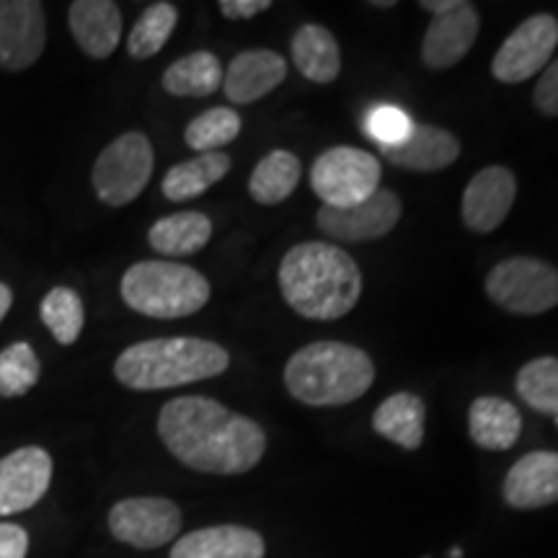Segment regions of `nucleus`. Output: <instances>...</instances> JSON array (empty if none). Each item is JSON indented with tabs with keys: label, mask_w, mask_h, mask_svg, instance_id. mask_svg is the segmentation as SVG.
<instances>
[{
	"label": "nucleus",
	"mask_w": 558,
	"mask_h": 558,
	"mask_svg": "<svg viewBox=\"0 0 558 558\" xmlns=\"http://www.w3.org/2000/svg\"><path fill=\"white\" fill-rule=\"evenodd\" d=\"M122 300L140 316L173 320L202 311L209 282L197 269L177 262H140L124 271Z\"/></svg>",
	"instance_id": "obj_5"
},
{
	"label": "nucleus",
	"mask_w": 558,
	"mask_h": 558,
	"mask_svg": "<svg viewBox=\"0 0 558 558\" xmlns=\"http://www.w3.org/2000/svg\"><path fill=\"white\" fill-rule=\"evenodd\" d=\"M213 239V220L205 213H177L153 222L148 243L160 256H192Z\"/></svg>",
	"instance_id": "obj_24"
},
{
	"label": "nucleus",
	"mask_w": 558,
	"mask_h": 558,
	"mask_svg": "<svg viewBox=\"0 0 558 558\" xmlns=\"http://www.w3.org/2000/svg\"><path fill=\"white\" fill-rule=\"evenodd\" d=\"M158 435L179 463L199 473L239 476L262 463L267 432L205 396H184L160 409Z\"/></svg>",
	"instance_id": "obj_1"
},
{
	"label": "nucleus",
	"mask_w": 558,
	"mask_h": 558,
	"mask_svg": "<svg viewBox=\"0 0 558 558\" xmlns=\"http://www.w3.org/2000/svg\"><path fill=\"white\" fill-rule=\"evenodd\" d=\"M29 554V535L21 525L0 522V558H26Z\"/></svg>",
	"instance_id": "obj_35"
},
{
	"label": "nucleus",
	"mask_w": 558,
	"mask_h": 558,
	"mask_svg": "<svg viewBox=\"0 0 558 558\" xmlns=\"http://www.w3.org/2000/svg\"><path fill=\"white\" fill-rule=\"evenodd\" d=\"M414 124L399 107H378L369 111L365 130L367 137H373L378 143V148H390V145H399L409 137V132Z\"/></svg>",
	"instance_id": "obj_33"
},
{
	"label": "nucleus",
	"mask_w": 558,
	"mask_h": 558,
	"mask_svg": "<svg viewBox=\"0 0 558 558\" xmlns=\"http://www.w3.org/2000/svg\"><path fill=\"white\" fill-rule=\"evenodd\" d=\"M375 383L367 352L344 341H313L284 365V388L305 407H347Z\"/></svg>",
	"instance_id": "obj_4"
},
{
	"label": "nucleus",
	"mask_w": 558,
	"mask_h": 558,
	"mask_svg": "<svg viewBox=\"0 0 558 558\" xmlns=\"http://www.w3.org/2000/svg\"><path fill=\"white\" fill-rule=\"evenodd\" d=\"M460 0H422V9L424 11H432V16H439V13H448L456 9Z\"/></svg>",
	"instance_id": "obj_37"
},
{
	"label": "nucleus",
	"mask_w": 558,
	"mask_h": 558,
	"mask_svg": "<svg viewBox=\"0 0 558 558\" xmlns=\"http://www.w3.org/2000/svg\"><path fill=\"white\" fill-rule=\"evenodd\" d=\"M505 499L514 509H538L558 501V452H527L505 478Z\"/></svg>",
	"instance_id": "obj_17"
},
{
	"label": "nucleus",
	"mask_w": 558,
	"mask_h": 558,
	"mask_svg": "<svg viewBox=\"0 0 558 558\" xmlns=\"http://www.w3.org/2000/svg\"><path fill=\"white\" fill-rule=\"evenodd\" d=\"M41 373L39 357L32 344L16 341L0 352V396L3 399H19L37 386Z\"/></svg>",
	"instance_id": "obj_32"
},
{
	"label": "nucleus",
	"mask_w": 558,
	"mask_h": 558,
	"mask_svg": "<svg viewBox=\"0 0 558 558\" xmlns=\"http://www.w3.org/2000/svg\"><path fill=\"white\" fill-rule=\"evenodd\" d=\"M478 11L473 3L460 0L456 9L432 16L422 39V62L429 70H448L458 65L478 37Z\"/></svg>",
	"instance_id": "obj_15"
},
{
	"label": "nucleus",
	"mask_w": 558,
	"mask_h": 558,
	"mask_svg": "<svg viewBox=\"0 0 558 558\" xmlns=\"http://www.w3.org/2000/svg\"><path fill=\"white\" fill-rule=\"evenodd\" d=\"M556 424H558V418H556Z\"/></svg>",
	"instance_id": "obj_40"
},
{
	"label": "nucleus",
	"mask_w": 558,
	"mask_h": 558,
	"mask_svg": "<svg viewBox=\"0 0 558 558\" xmlns=\"http://www.w3.org/2000/svg\"><path fill=\"white\" fill-rule=\"evenodd\" d=\"M284 303L308 320H337L357 305L362 271L344 248L333 243H298L279 264Z\"/></svg>",
	"instance_id": "obj_2"
},
{
	"label": "nucleus",
	"mask_w": 558,
	"mask_h": 558,
	"mask_svg": "<svg viewBox=\"0 0 558 558\" xmlns=\"http://www.w3.org/2000/svg\"><path fill=\"white\" fill-rule=\"evenodd\" d=\"M179 11L173 3H153L143 11V16L135 21L130 37H128V52L135 60H148L163 50L166 41L171 39L173 29H177Z\"/></svg>",
	"instance_id": "obj_28"
},
{
	"label": "nucleus",
	"mask_w": 558,
	"mask_h": 558,
	"mask_svg": "<svg viewBox=\"0 0 558 558\" xmlns=\"http://www.w3.org/2000/svg\"><path fill=\"white\" fill-rule=\"evenodd\" d=\"M47 45L45 5L37 0H0V70L21 73Z\"/></svg>",
	"instance_id": "obj_12"
},
{
	"label": "nucleus",
	"mask_w": 558,
	"mask_h": 558,
	"mask_svg": "<svg viewBox=\"0 0 558 558\" xmlns=\"http://www.w3.org/2000/svg\"><path fill=\"white\" fill-rule=\"evenodd\" d=\"M533 104L541 114L558 117V58L543 70L538 86L533 90Z\"/></svg>",
	"instance_id": "obj_34"
},
{
	"label": "nucleus",
	"mask_w": 558,
	"mask_h": 558,
	"mask_svg": "<svg viewBox=\"0 0 558 558\" xmlns=\"http://www.w3.org/2000/svg\"><path fill=\"white\" fill-rule=\"evenodd\" d=\"M230 171V156L226 153H202V156L177 163L173 169L163 177L160 192L166 194V199L171 202H186L197 199L199 194H205L209 186H215L218 181L228 177Z\"/></svg>",
	"instance_id": "obj_25"
},
{
	"label": "nucleus",
	"mask_w": 558,
	"mask_h": 558,
	"mask_svg": "<svg viewBox=\"0 0 558 558\" xmlns=\"http://www.w3.org/2000/svg\"><path fill=\"white\" fill-rule=\"evenodd\" d=\"M39 313L58 344L70 347L78 341L83 324H86V311H83V300L78 292L70 288L50 290L47 298L41 300Z\"/></svg>",
	"instance_id": "obj_29"
},
{
	"label": "nucleus",
	"mask_w": 558,
	"mask_h": 558,
	"mask_svg": "<svg viewBox=\"0 0 558 558\" xmlns=\"http://www.w3.org/2000/svg\"><path fill=\"white\" fill-rule=\"evenodd\" d=\"M373 9H396V0H373Z\"/></svg>",
	"instance_id": "obj_39"
},
{
	"label": "nucleus",
	"mask_w": 558,
	"mask_h": 558,
	"mask_svg": "<svg viewBox=\"0 0 558 558\" xmlns=\"http://www.w3.org/2000/svg\"><path fill=\"white\" fill-rule=\"evenodd\" d=\"M424 416H427L424 401L401 390L375 409L373 429L403 450H416L424 439Z\"/></svg>",
	"instance_id": "obj_23"
},
{
	"label": "nucleus",
	"mask_w": 558,
	"mask_h": 558,
	"mask_svg": "<svg viewBox=\"0 0 558 558\" xmlns=\"http://www.w3.org/2000/svg\"><path fill=\"white\" fill-rule=\"evenodd\" d=\"M241 135V117L228 107H215L202 111L184 130V140L197 153H220V148L233 143Z\"/></svg>",
	"instance_id": "obj_31"
},
{
	"label": "nucleus",
	"mask_w": 558,
	"mask_h": 558,
	"mask_svg": "<svg viewBox=\"0 0 558 558\" xmlns=\"http://www.w3.org/2000/svg\"><path fill=\"white\" fill-rule=\"evenodd\" d=\"M300 160L295 153L290 150H271L264 156L256 169L251 171L248 179V194L254 197V202L259 205H279L295 192L298 181H300Z\"/></svg>",
	"instance_id": "obj_26"
},
{
	"label": "nucleus",
	"mask_w": 558,
	"mask_h": 558,
	"mask_svg": "<svg viewBox=\"0 0 558 558\" xmlns=\"http://www.w3.org/2000/svg\"><path fill=\"white\" fill-rule=\"evenodd\" d=\"M220 60L213 52H192L169 65L163 73V88L171 96H209L222 88Z\"/></svg>",
	"instance_id": "obj_27"
},
{
	"label": "nucleus",
	"mask_w": 558,
	"mask_h": 558,
	"mask_svg": "<svg viewBox=\"0 0 558 558\" xmlns=\"http://www.w3.org/2000/svg\"><path fill=\"white\" fill-rule=\"evenodd\" d=\"M288 78V60L271 50H246L235 54L222 75V90L228 101L254 104L279 88Z\"/></svg>",
	"instance_id": "obj_16"
},
{
	"label": "nucleus",
	"mask_w": 558,
	"mask_h": 558,
	"mask_svg": "<svg viewBox=\"0 0 558 558\" xmlns=\"http://www.w3.org/2000/svg\"><path fill=\"white\" fill-rule=\"evenodd\" d=\"M401 199L390 190H378L373 197L352 207H320L318 228L337 241H375L388 235L401 220Z\"/></svg>",
	"instance_id": "obj_11"
},
{
	"label": "nucleus",
	"mask_w": 558,
	"mask_h": 558,
	"mask_svg": "<svg viewBox=\"0 0 558 558\" xmlns=\"http://www.w3.org/2000/svg\"><path fill=\"white\" fill-rule=\"evenodd\" d=\"M298 73L313 83H331L341 73V52L333 34L320 24H303L290 41Z\"/></svg>",
	"instance_id": "obj_22"
},
{
	"label": "nucleus",
	"mask_w": 558,
	"mask_h": 558,
	"mask_svg": "<svg viewBox=\"0 0 558 558\" xmlns=\"http://www.w3.org/2000/svg\"><path fill=\"white\" fill-rule=\"evenodd\" d=\"M267 546L256 530L215 525L186 533L171 548V558H264Z\"/></svg>",
	"instance_id": "obj_20"
},
{
	"label": "nucleus",
	"mask_w": 558,
	"mask_h": 558,
	"mask_svg": "<svg viewBox=\"0 0 558 558\" xmlns=\"http://www.w3.org/2000/svg\"><path fill=\"white\" fill-rule=\"evenodd\" d=\"M220 13L230 21H241V19H254L259 13L271 9V0H220Z\"/></svg>",
	"instance_id": "obj_36"
},
{
	"label": "nucleus",
	"mask_w": 558,
	"mask_h": 558,
	"mask_svg": "<svg viewBox=\"0 0 558 558\" xmlns=\"http://www.w3.org/2000/svg\"><path fill=\"white\" fill-rule=\"evenodd\" d=\"M11 305H13V292L9 284L0 282V320L5 318V313L11 311Z\"/></svg>",
	"instance_id": "obj_38"
},
{
	"label": "nucleus",
	"mask_w": 558,
	"mask_h": 558,
	"mask_svg": "<svg viewBox=\"0 0 558 558\" xmlns=\"http://www.w3.org/2000/svg\"><path fill=\"white\" fill-rule=\"evenodd\" d=\"M388 163L416 173H435L452 166L460 156V143L452 132L432 124H414L399 145L380 148Z\"/></svg>",
	"instance_id": "obj_18"
},
{
	"label": "nucleus",
	"mask_w": 558,
	"mask_h": 558,
	"mask_svg": "<svg viewBox=\"0 0 558 558\" xmlns=\"http://www.w3.org/2000/svg\"><path fill=\"white\" fill-rule=\"evenodd\" d=\"M471 439L484 450H509L520 439L522 416L514 403L497 396H481L469 411Z\"/></svg>",
	"instance_id": "obj_21"
},
{
	"label": "nucleus",
	"mask_w": 558,
	"mask_h": 558,
	"mask_svg": "<svg viewBox=\"0 0 558 558\" xmlns=\"http://www.w3.org/2000/svg\"><path fill=\"white\" fill-rule=\"evenodd\" d=\"M230 365L228 349L197 337L137 341L114 362V375L130 390H166L218 378Z\"/></svg>",
	"instance_id": "obj_3"
},
{
	"label": "nucleus",
	"mask_w": 558,
	"mask_h": 558,
	"mask_svg": "<svg viewBox=\"0 0 558 558\" xmlns=\"http://www.w3.org/2000/svg\"><path fill=\"white\" fill-rule=\"evenodd\" d=\"M52 484V458L41 448H21L0 460V518L32 509Z\"/></svg>",
	"instance_id": "obj_14"
},
{
	"label": "nucleus",
	"mask_w": 558,
	"mask_h": 558,
	"mask_svg": "<svg viewBox=\"0 0 558 558\" xmlns=\"http://www.w3.org/2000/svg\"><path fill=\"white\" fill-rule=\"evenodd\" d=\"M153 166H156V156H153L150 140L143 132H124L96 158L94 173H90L96 197L109 207L130 205L148 186Z\"/></svg>",
	"instance_id": "obj_6"
},
{
	"label": "nucleus",
	"mask_w": 558,
	"mask_h": 558,
	"mask_svg": "<svg viewBox=\"0 0 558 558\" xmlns=\"http://www.w3.org/2000/svg\"><path fill=\"white\" fill-rule=\"evenodd\" d=\"M68 21L78 47L94 60L111 58L122 39V11L114 0H75Z\"/></svg>",
	"instance_id": "obj_19"
},
{
	"label": "nucleus",
	"mask_w": 558,
	"mask_h": 558,
	"mask_svg": "<svg viewBox=\"0 0 558 558\" xmlns=\"http://www.w3.org/2000/svg\"><path fill=\"white\" fill-rule=\"evenodd\" d=\"M518 197V179L505 166H488L465 186L460 199V218L473 233H494L507 220Z\"/></svg>",
	"instance_id": "obj_13"
},
{
	"label": "nucleus",
	"mask_w": 558,
	"mask_h": 558,
	"mask_svg": "<svg viewBox=\"0 0 558 558\" xmlns=\"http://www.w3.org/2000/svg\"><path fill=\"white\" fill-rule=\"evenodd\" d=\"M486 295L514 316H541L558 305V269L530 256L499 262L486 275Z\"/></svg>",
	"instance_id": "obj_7"
},
{
	"label": "nucleus",
	"mask_w": 558,
	"mask_h": 558,
	"mask_svg": "<svg viewBox=\"0 0 558 558\" xmlns=\"http://www.w3.org/2000/svg\"><path fill=\"white\" fill-rule=\"evenodd\" d=\"M558 47V19L550 13H535L514 29L494 54L492 75L499 83H522L548 68L550 54Z\"/></svg>",
	"instance_id": "obj_9"
},
{
	"label": "nucleus",
	"mask_w": 558,
	"mask_h": 558,
	"mask_svg": "<svg viewBox=\"0 0 558 558\" xmlns=\"http://www.w3.org/2000/svg\"><path fill=\"white\" fill-rule=\"evenodd\" d=\"M383 166L373 153L349 148L324 150L311 169V190L326 207H352L373 197L380 186Z\"/></svg>",
	"instance_id": "obj_8"
},
{
	"label": "nucleus",
	"mask_w": 558,
	"mask_h": 558,
	"mask_svg": "<svg viewBox=\"0 0 558 558\" xmlns=\"http://www.w3.org/2000/svg\"><path fill=\"white\" fill-rule=\"evenodd\" d=\"M514 388L530 409L558 418V357L530 360L518 373Z\"/></svg>",
	"instance_id": "obj_30"
},
{
	"label": "nucleus",
	"mask_w": 558,
	"mask_h": 558,
	"mask_svg": "<svg viewBox=\"0 0 558 558\" xmlns=\"http://www.w3.org/2000/svg\"><path fill=\"white\" fill-rule=\"evenodd\" d=\"M109 530L124 546L153 550L179 535L181 509L163 497H130L109 512Z\"/></svg>",
	"instance_id": "obj_10"
}]
</instances>
